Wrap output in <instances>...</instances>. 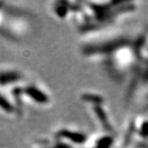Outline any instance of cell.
<instances>
[{
	"label": "cell",
	"mask_w": 148,
	"mask_h": 148,
	"mask_svg": "<svg viewBox=\"0 0 148 148\" xmlns=\"http://www.w3.org/2000/svg\"><path fill=\"white\" fill-rule=\"evenodd\" d=\"M0 110L7 114H13L18 112L14 103L9 101V99H7L2 94H0Z\"/></svg>",
	"instance_id": "3"
},
{
	"label": "cell",
	"mask_w": 148,
	"mask_h": 148,
	"mask_svg": "<svg viewBox=\"0 0 148 148\" xmlns=\"http://www.w3.org/2000/svg\"><path fill=\"white\" fill-rule=\"evenodd\" d=\"M23 79V76L19 71L14 70L0 71V86L8 87L10 85H17Z\"/></svg>",
	"instance_id": "2"
},
{
	"label": "cell",
	"mask_w": 148,
	"mask_h": 148,
	"mask_svg": "<svg viewBox=\"0 0 148 148\" xmlns=\"http://www.w3.org/2000/svg\"><path fill=\"white\" fill-rule=\"evenodd\" d=\"M23 95L29 97L31 101L35 102L38 104H46L49 102L48 96L41 90L38 87L33 84H29L23 87Z\"/></svg>",
	"instance_id": "1"
}]
</instances>
